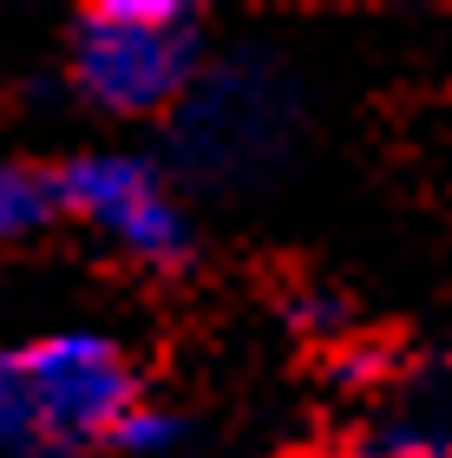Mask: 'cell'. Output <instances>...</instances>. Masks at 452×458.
I'll use <instances>...</instances> for the list:
<instances>
[{"instance_id": "cell-1", "label": "cell", "mask_w": 452, "mask_h": 458, "mask_svg": "<svg viewBox=\"0 0 452 458\" xmlns=\"http://www.w3.org/2000/svg\"><path fill=\"white\" fill-rule=\"evenodd\" d=\"M72 92L112 118H158L203 72V20L183 0H98L72 20Z\"/></svg>"}, {"instance_id": "cell-2", "label": "cell", "mask_w": 452, "mask_h": 458, "mask_svg": "<svg viewBox=\"0 0 452 458\" xmlns=\"http://www.w3.org/2000/svg\"><path fill=\"white\" fill-rule=\"evenodd\" d=\"M295 124H302V98H295V79L276 66V53H236L223 66L197 72V86L177 98L171 151L191 183L243 191L262 171H276Z\"/></svg>"}, {"instance_id": "cell-3", "label": "cell", "mask_w": 452, "mask_h": 458, "mask_svg": "<svg viewBox=\"0 0 452 458\" xmlns=\"http://www.w3.org/2000/svg\"><path fill=\"white\" fill-rule=\"evenodd\" d=\"M13 367H20V386H27V406H33L39 458L106 445L112 426L138 406V373L125 360V347L106 335H86V327L20 347Z\"/></svg>"}, {"instance_id": "cell-4", "label": "cell", "mask_w": 452, "mask_h": 458, "mask_svg": "<svg viewBox=\"0 0 452 458\" xmlns=\"http://www.w3.org/2000/svg\"><path fill=\"white\" fill-rule=\"evenodd\" d=\"M53 203L86 229H98L132 262L177 268L191 256V216L171 197V183L138 151H86L66 171H53Z\"/></svg>"}, {"instance_id": "cell-5", "label": "cell", "mask_w": 452, "mask_h": 458, "mask_svg": "<svg viewBox=\"0 0 452 458\" xmlns=\"http://www.w3.org/2000/svg\"><path fill=\"white\" fill-rule=\"evenodd\" d=\"M59 216L53 203V177L33 171V164H0V249L27 242L33 229H47Z\"/></svg>"}, {"instance_id": "cell-6", "label": "cell", "mask_w": 452, "mask_h": 458, "mask_svg": "<svg viewBox=\"0 0 452 458\" xmlns=\"http://www.w3.org/2000/svg\"><path fill=\"white\" fill-rule=\"evenodd\" d=\"M0 452H7V458H39L33 406H27V386H20L13 353H0Z\"/></svg>"}, {"instance_id": "cell-7", "label": "cell", "mask_w": 452, "mask_h": 458, "mask_svg": "<svg viewBox=\"0 0 452 458\" xmlns=\"http://www.w3.org/2000/svg\"><path fill=\"white\" fill-rule=\"evenodd\" d=\"M177 439H183V420H177V412H164V406H145V400H138L125 420L112 426V439H106V445L132 452V458H158V452H171Z\"/></svg>"}, {"instance_id": "cell-8", "label": "cell", "mask_w": 452, "mask_h": 458, "mask_svg": "<svg viewBox=\"0 0 452 458\" xmlns=\"http://www.w3.org/2000/svg\"><path fill=\"white\" fill-rule=\"evenodd\" d=\"M289 321L302 327V335H335V327L347 321V301L328 295V288H302V295H289Z\"/></svg>"}]
</instances>
